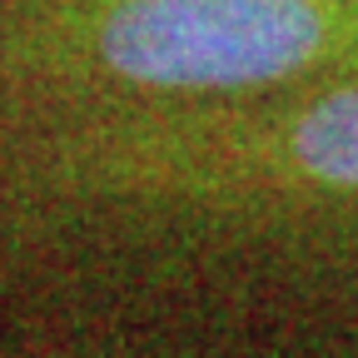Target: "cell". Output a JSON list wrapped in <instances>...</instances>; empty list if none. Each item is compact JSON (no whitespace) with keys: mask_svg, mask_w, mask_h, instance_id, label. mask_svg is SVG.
Here are the masks:
<instances>
[{"mask_svg":"<svg viewBox=\"0 0 358 358\" xmlns=\"http://www.w3.org/2000/svg\"><path fill=\"white\" fill-rule=\"evenodd\" d=\"M329 40L319 0H129L105 20V60L145 85H259Z\"/></svg>","mask_w":358,"mask_h":358,"instance_id":"6da1fadb","label":"cell"},{"mask_svg":"<svg viewBox=\"0 0 358 358\" xmlns=\"http://www.w3.org/2000/svg\"><path fill=\"white\" fill-rule=\"evenodd\" d=\"M289 150L303 174L338 189H358V85L334 90L329 100L303 110L289 134Z\"/></svg>","mask_w":358,"mask_h":358,"instance_id":"7a4b0ae2","label":"cell"}]
</instances>
